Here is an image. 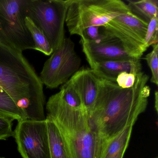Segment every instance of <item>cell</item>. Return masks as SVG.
I'll list each match as a JSON object with an SVG mask.
<instances>
[{
	"label": "cell",
	"mask_w": 158,
	"mask_h": 158,
	"mask_svg": "<svg viewBox=\"0 0 158 158\" xmlns=\"http://www.w3.org/2000/svg\"><path fill=\"white\" fill-rule=\"evenodd\" d=\"M149 77L144 72L136 75L135 84L122 88L116 83L98 77L97 98L89 118L106 140L133 127L148 105Z\"/></svg>",
	"instance_id": "cell-1"
},
{
	"label": "cell",
	"mask_w": 158,
	"mask_h": 158,
	"mask_svg": "<svg viewBox=\"0 0 158 158\" xmlns=\"http://www.w3.org/2000/svg\"><path fill=\"white\" fill-rule=\"evenodd\" d=\"M0 86L10 96L26 119H46L43 85L22 52L0 42Z\"/></svg>",
	"instance_id": "cell-2"
},
{
	"label": "cell",
	"mask_w": 158,
	"mask_h": 158,
	"mask_svg": "<svg viewBox=\"0 0 158 158\" xmlns=\"http://www.w3.org/2000/svg\"><path fill=\"white\" fill-rule=\"evenodd\" d=\"M48 115L59 127L69 158H101L106 140L85 109L67 104L60 92L50 97L46 104Z\"/></svg>",
	"instance_id": "cell-3"
},
{
	"label": "cell",
	"mask_w": 158,
	"mask_h": 158,
	"mask_svg": "<svg viewBox=\"0 0 158 158\" xmlns=\"http://www.w3.org/2000/svg\"><path fill=\"white\" fill-rule=\"evenodd\" d=\"M129 12L127 4L121 0H71L65 23L70 35L81 36L86 28L103 26Z\"/></svg>",
	"instance_id": "cell-4"
},
{
	"label": "cell",
	"mask_w": 158,
	"mask_h": 158,
	"mask_svg": "<svg viewBox=\"0 0 158 158\" xmlns=\"http://www.w3.org/2000/svg\"><path fill=\"white\" fill-rule=\"evenodd\" d=\"M71 0H24L27 17L48 39L53 51L65 39L64 24Z\"/></svg>",
	"instance_id": "cell-5"
},
{
	"label": "cell",
	"mask_w": 158,
	"mask_h": 158,
	"mask_svg": "<svg viewBox=\"0 0 158 158\" xmlns=\"http://www.w3.org/2000/svg\"><path fill=\"white\" fill-rule=\"evenodd\" d=\"M26 17L24 0H0V42L19 52L35 50Z\"/></svg>",
	"instance_id": "cell-6"
},
{
	"label": "cell",
	"mask_w": 158,
	"mask_h": 158,
	"mask_svg": "<svg viewBox=\"0 0 158 158\" xmlns=\"http://www.w3.org/2000/svg\"><path fill=\"white\" fill-rule=\"evenodd\" d=\"M81 64L74 43L71 39L65 38L44 64L40 77L47 88H57L66 83L80 69Z\"/></svg>",
	"instance_id": "cell-7"
},
{
	"label": "cell",
	"mask_w": 158,
	"mask_h": 158,
	"mask_svg": "<svg viewBox=\"0 0 158 158\" xmlns=\"http://www.w3.org/2000/svg\"><path fill=\"white\" fill-rule=\"evenodd\" d=\"M148 24L129 12L118 15L102 26L109 35L120 40L130 57L140 59L148 48L145 37Z\"/></svg>",
	"instance_id": "cell-8"
},
{
	"label": "cell",
	"mask_w": 158,
	"mask_h": 158,
	"mask_svg": "<svg viewBox=\"0 0 158 158\" xmlns=\"http://www.w3.org/2000/svg\"><path fill=\"white\" fill-rule=\"evenodd\" d=\"M14 136L23 158H51L46 119L18 121Z\"/></svg>",
	"instance_id": "cell-9"
},
{
	"label": "cell",
	"mask_w": 158,
	"mask_h": 158,
	"mask_svg": "<svg viewBox=\"0 0 158 158\" xmlns=\"http://www.w3.org/2000/svg\"><path fill=\"white\" fill-rule=\"evenodd\" d=\"M105 33V37L99 41L81 39L82 50L90 66L98 63L132 58L126 52L119 40Z\"/></svg>",
	"instance_id": "cell-10"
},
{
	"label": "cell",
	"mask_w": 158,
	"mask_h": 158,
	"mask_svg": "<svg viewBox=\"0 0 158 158\" xmlns=\"http://www.w3.org/2000/svg\"><path fill=\"white\" fill-rule=\"evenodd\" d=\"M98 79V77L91 68H82L67 81L79 95L89 117L97 98Z\"/></svg>",
	"instance_id": "cell-11"
},
{
	"label": "cell",
	"mask_w": 158,
	"mask_h": 158,
	"mask_svg": "<svg viewBox=\"0 0 158 158\" xmlns=\"http://www.w3.org/2000/svg\"><path fill=\"white\" fill-rule=\"evenodd\" d=\"M90 68L100 78L116 83L117 76L121 73L126 72L136 75L141 72L142 65L140 59L130 58L98 63Z\"/></svg>",
	"instance_id": "cell-12"
},
{
	"label": "cell",
	"mask_w": 158,
	"mask_h": 158,
	"mask_svg": "<svg viewBox=\"0 0 158 158\" xmlns=\"http://www.w3.org/2000/svg\"><path fill=\"white\" fill-rule=\"evenodd\" d=\"M132 129L133 127H127L107 140L101 158H123L129 144Z\"/></svg>",
	"instance_id": "cell-13"
},
{
	"label": "cell",
	"mask_w": 158,
	"mask_h": 158,
	"mask_svg": "<svg viewBox=\"0 0 158 158\" xmlns=\"http://www.w3.org/2000/svg\"><path fill=\"white\" fill-rule=\"evenodd\" d=\"M51 158H69L61 133L54 121L46 117Z\"/></svg>",
	"instance_id": "cell-14"
},
{
	"label": "cell",
	"mask_w": 158,
	"mask_h": 158,
	"mask_svg": "<svg viewBox=\"0 0 158 158\" xmlns=\"http://www.w3.org/2000/svg\"><path fill=\"white\" fill-rule=\"evenodd\" d=\"M127 2V4L130 13L147 23L154 17H158L157 0H132Z\"/></svg>",
	"instance_id": "cell-15"
},
{
	"label": "cell",
	"mask_w": 158,
	"mask_h": 158,
	"mask_svg": "<svg viewBox=\"0 0 158 158\" xmlns=\"http://www.w3.org/2000/svg\"><path fill=\"white\" fill-rule=\"evenodd\" d=\"M0 115L17 121L25 120L23 112L18 108L10 96L0 86Z\"/></svg>",
	"instance_id": "cell-16"
},
{
	"label": "cell",
	"mask_w": 158,
	"mask_h": 158,
	"mask_svg": "<svg viewBox=\"0 0 158 158\" xmlns=\"http://www.w3.org/2000/svg\"><path fill=\"white\" fill-rule=\"evenodd\" d=\"M25 21L27 27L35 42V50L40 52L47 56L51 55L53 52V50L43 32L30 18L26 17Z\"/></svg>",
	"instance_id": "cell-17"
},
{
	"label": "cell",
	"mask_w": 158,
	"mask_h": 158,
	"mask_svg": "<svg viewBox=\"0 0 158 158\" xmlns=\"http://www.w3.org/2000/svg\"><path fill=\"white\" fill-rule=\"evenodd\" d=\"M60 91L63 99L69 106L76 109H84L79 95L68 82L61 86Z\"/></svg>",
	"instance_id": "cell-18"
},
{
	"label": "cell",
	"mask_w": 158,
	"mask_h": 158,
	"mask_svg": "<svg viewBox=\"0 0 158 158\" xmlns=\"http://www.w3.org/2000/svg\"><path fill=\"white\" fill-rule=\"evenodd\" d=\"M151 52L145 56V60L151 71V82L156 85H158V44L152 46Z\"/></svg>",
	"instance_id": "cell-19"
},
{
	"label": "cell",
	"mask_w": 158,
	"mask_h": 158,
	"mask_svg": "<svg viewBox=\"0 0 158 158\" xmlns=\"http://www.w3.org/2000/svg\"><path fill=\"white\" fill-rule=\"evenodd\" d=\"M158 17H154L148 24L145 37V44L147 48L155 44L158 41Z\"/></svg>",
	"instance_id": "cell-20"
},
{
	"label": "cell",
	"mask_w": 158,
	"mask_h": 158,
	"mask_svg": "<svg viewBox=\"0 0 158 158\" xmlns=\"http://www.w3.org/2000/svg\"><path fill=\"white\" fill-rule=\"evenodd\" d=\"M106 35L102 26L91 27L85 29L80 37L88 41H97L104 38Z\"/></svg>",
	"instance_id": "cell-21"
},
{
	"label": "cell",
	"mask_w": 158,
	"mask_h": 158,
	"mask_svg": "<svg viewBox=\"0 0 158 158\" xmlns=\"http://www.w3.org/2000/svg\"><path fill=\"white\" fill-rule=\"evenodd\" d=\"M14 120L0 115V140H5L14 136L12 122Z\"/></svg>",
	"instance_id": "cell-22"
},
{
	"label": "cell",
	"mask_w": 158,
	"mask_h": 158,
	"mask_svg": "<svg viewBox=\"0 0 158 158\" xmlns=\"http://www.w3.org/2000/svg\"><path fill=\"white\" fill-rule=\"evenodd\" d=\"M129 73L126 72L121 73L117 76L116 79V83L120 87L123 88L125 83L126 81L127 78Z\"/></svg>",
	"instance_id": "cell-23"
},
{
	"label": "cell",
	"mask_w": 158,
	"mask_h": 158,
	"mask_svg": "<svg viewBox=\"0 0 158 158\" xmlns=\"http://www.w3.org/2000/svg\"><path fill=\"white\" fill-rule=\"evenodd\" d=\"M135 75L132 73H129L128 77L127 78L126 81L125 83L123 88H129L132 87L135 84Z\"/></svg>",
	"instance_id": "cell-24"
},
{
	"label": "cell",
	"mask_w": 158,
	"mask_h": 158,
	"mask_svg": "<svg viewBox=\"0 0 158 158\" xmlns=\"http://www.w3.org/2000/svg\"><path fill=\"white\" fill-rule=\"evenodd\" d=\"M158 90H156L155 92V110L156 113H158Z\"/></svg>",
	"instance_id": "cell-25"
},
{
	"label": "cell",
	"mask_w": 158,
	"mask_h": 158,
	"mask_svg": "<svg viewBox=\"0 0 158 158\" xmlns=\"http://www.w3.org/2000/svg\"><path fill=\"white\" fill-rule=\"evenodd\" d=\"M0 158H3V157H0Z\"/></svg>",
	"instance_id": "cell-26"
},
{
	"label": "cell",
	"mask_w": 158,
	"mask_h": 158,
	"mask_svg": "<svg viewBox=\"0 0 158 158\" xmlns=\"http://www.w3.org/2000/svg\"><path fill=\"white\" fill-rule=\"evenodd\" d=\"M158 158V157H155V158Z\"/></svg>",
	"instance_id": "cell-27"
}]
</instances>
